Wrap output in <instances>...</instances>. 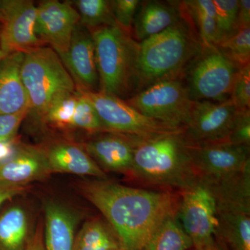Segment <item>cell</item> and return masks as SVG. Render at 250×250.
I'll use <instances>...</instances> for the list:
<instances>
[{
  "label": "cell",
  "mask_w": 250,
  "mask_h": 250,
  "mask_svg": "<svg viewBox=\"0 0 250 250\" xmlns=\"http://www.w3.org/2000/svg\"><path fill=\"white\" fill-rule=\"evenodd\" d=\"M179 192L177 218L195 250L213 246L217 224L216 203L209 188L197 180Z\"/></svg>",
  "instance_id": "9"
},
{
  "label": "cell",
  "mask_w": 250,
  "mask_h": 250,
  "mask_svg": "<svg viewBox=\"0 0 250 250\" xmlns=\"http://www.w3.org/2000/svg\"><path fill=\"white\" fill-rule=\"evenodd\" d=\"M130 177L164 190H184L197 180L189 155L184 128L146 137L133 136Z\"/></svg>",
  "instance_id": "3"
},
{
  "label": "cell",
  "mask_w": 250,
  "mask_h": 250,
  "mask_svg": "<svg viewBox=\"0 0 250 250\" xmlns=\"http://www.w3.org/2000/svg\"><path fill=\"white\" fill-rule=\"evenodd\" d=\"M29 113L24 111L18 114L0 116V141L17 136L20 126Z\"/></svg>",
  "instance_id": "35"
},
{
  "label": "cell",
  "mask_w": 250,
  "mask_h": 250,
  "mask_svg": "<svg viewBox=\"0 0 250 250\" xmlns=\"http://www.w3.org/2000/svg\"><path fill=\"white\" fill-rule=\"evenodd\" d=\"M49 174L45 148L21 143L14 154L0 167V182L25 187Z\"/></svg>",
  "instance_id": "16"
},
{
  "label": "cell",
  "mask_w": 250,
  "mask_h": 250,
  "mask_svg": "<svg viewBox=\"0 0 250 250\" xmlns=\"http://www.w3.org/2000/svg\"><path fill=\"white\" fill-rule=\"evenodd\" d=\"M125 102L151 119L183 128L188 121L194 103L182 77L154 83Z\"/></svg>",
  "instance_id": "7"
},
{
  "label": "cell",
  "mask_w": 250,
  "mask_h": 250,
  "mask_svg": "<svg viewBox=\"0 0 250 250\" xmlns=\"http://www.w3.org/2000/svg\"><path fill=\"white\" fill-rule=\"evenodd\" d=\"M121 248L123 246L111 227L94 219L81 229L75 237L73 250H113Z\"/></svg>",
  "instance_id": "25"
},
{
  "label": "cell",
  "mask_w": 250,
  "mask_h": 250,
  "mask_svg": "<svg viewBox=\"0 0 250 250\" xmlns=\"http://www.w3.org/2000/svg\"><path fill=\"white\" fill-rule=\"evenodd\" d=\"M195 250H220L218 246H217L216 243H215L213 246L206 247V248H202V249H198Z\"/></svg>",
  "instance_id": "40"
},
{
  "label": "cell",
  "mask_w": 250,
  "mask_h": 250,
  "mask_svg": "<svg viewBox=\"0 0 250 250\" xmlns=\"http://www.w3.org/2000/svg\"><path fill=\"white\" fill-rule=\"evenodd\" d=\"M180 9L182 16L177 22L138 44L136 93L158 82L182 77L203 49L182 1Z\"/></svg>",
  "instance_id": "2"
},
{
  "label": "cell",
  "mask_w": 250,
  "mask_h": 250,
  "mask_svg": "<svg viewBox=\"0 0 250 250\" xmlns=\"http://www.w3.org/2000/svg\"><path fill=\"white\" fill-rule=\"evenodd\" d=\"M229 100L238 111L250 109V64L240 68L233 83Z\"/></svg>",
  "instance_id": "32"
},
{
  "label": "cell",
  "mask_w": 250,
  "mask_h": 250,
  "mask_svg": "<svg viewBox=\"0 0 250 250\" xmlns=\"http://www.w3.org/2000/svg\"><path fill=\"white\" fill-rule=\"evenodd\" d=\"M77 92L78 98L72 121V129L84 130L90 134L108 132L89 99L80 90Z\"/></svg>",
  "instance_id": "29"
},
{
  "label": "cell",
  "mask_w": 250,
  "mask_h": 250,
  "mask_svg": "<svg viewBox=\"0 0 250 250\" xmlns=\"http://www.w3.org/2000/svg\"><path fill=\"white\" fill-rule=\"evenodd\" d=\"M197 179L211 184L231 177L250 166V147L229 142L194 145L188 142Z\"/></svg>",
  "instance_id": "10"
},
{
  "label": "cell",
  "mask_w": 250,
  "mask_h": 250,
  "mask_svg": "<svg viewBox=\"0 0 250 250\" xmlns=\"http://www.w3.org/2000/svg\"><path fill=\"white\" fill-rule=\"evenodd\" d=\"M180 1H141L133 24L131 36L136 42L160 34L180 19Z\"/></svg>",
  "instance_id": "17"
},
{
  "label": "cell",
  "mask_w": 250,
  "mask_h": 250,
  "mask_svg": "<svg viewBox=\"0 0 250 250\" xmlns=\"http://www.w3.org/2000/svg\"><path fill=\"white\" fill-rule=\"evenodd\" d=\"M24 186L12 185L0 182V207L14 197L21 195L25 191Z\"/></svg>",
  "instance_id": "37"
},
{
  "label": "cell",
  "mask_w": 250,
  "mask_h": 250,
  "mask_svg": "<svg viewBox=\"0 0 250 250\" xmlns=\"http://www.w3.org/2000/svg\"><path fill=\"white\" fill-rule=\"evenodd\" d=\"M45 149L51 173L63 172L100 179L107 178L104 171L82 146L70 143H59Z\"/></svg>",
  "instance_id": "19"
},
{
  "label": "cell",
  "mask_w": 250,
  "mask_h": 250,
  "mask_svg": "<svg viewBox=\"0 0 250 250\" xmlns=\"http://www.w3.org/2000/svg\"><path fill=\"white\" fill-rule=\"evenodd\" d=\"M60 59L75 82L77 90H100L93 37L90 31L80 23L75 27L68 49Z\"/></svg>",
  "instance_id": "14"
},
{
  "label": "cell",
  "mask_w": 250,
  "mask_h": 250,
  "mask_svg": "<svg viewBox=\"0 0 250 250\" xmlns=\"http://www.w3.org/2000/svg\"><path fill=\"white\" fill-rule=\"evenodd\" d=\"M81 192L109 223L126 250H144L166 219L177 215L179 193L126 187L107 179L81 184Z\"/></svg>",
  "instance_id": "1"
},
{
  "label": "cell",
  "mask_w": 250,
  "mask_h": 250,
  "mask_svg": "<svg viewBox=\"0 0 250 250\" xmlns=\"http://www.w3.org/2000/svg\"><path fill=\"white\" fill-rule=\"evenodd\" d=\"M95 45L100 90L126 100L136 90L138 44L118 25L90 30Z\"/></svg>",
  "instance_id": "4"
},
{
  "label": "cell",
  "mask_w": 250,
  "mask_h": 250,
  "mask_svg": "<svg viewBox=\"0 0 250 250\" xmlns=\"http://www.w3.org/2000/svg\"><path fill=\"white\" fill-rule=\"evenodd\" d=\"M216 47L238 66L250 64V27L239 29Z\"/></svg>",
  "instance_id": "30"
},
{
  "label": "cell",
  "mask_w": 250,
  "mask_h": 250,
  "mask_svg": "<svg viewBox=\"0 0 250 250\" xmlns=\"http://www.w3.org/2000/svg\"><path fill=\"white\" fill-rule=\"evenodd\" d=\"M193 247L177 215L166 219L151 237L144 250H188Z\"/></svg>",
  "instance_id": "26"
},
{
  "label": "cell",
  "mask_w": 250,
  "mask_h": 250,
  "mask_svg": "<svg viewBox=\"0 0 250 250\" xmlns=\"http://www.w3.org/2000/svg\"><path fill=\"white\" fill-rule=\"evenodd\" d=\"M182 4L204 47L217 46L218 34L213 0H187L182 1Z\"/></svg>",
  "instance_id": "23"
},
{
  "label": "cell",
  "mask_w": 250,
  "mask_h": 250,
  "mask_svg": "<svg viewBox=\"0 0 250 250\" xmlns=\"http://www.w3.org/2000/svg\"><path fill=\"white\" fill-rule=\"evenodd\" d=\"M238 30L250 27V0H238Z\"/></svg>",
  "instance_id": "38"
},
{
  "label": "cell",
  "mask_w": 250,
  "mask_h": 250,
  "mask_svg": "<svg viewBox=\"0 0 250 250\" xmlns=\"http://www.w3.org/2000/svg\"><path fill=\"white\" fill-rule=\"evenodd\" d=\"M213 2L216 10L218 45L238 31V0H213Z\"/></svg>",
  "instance_id": "31"
},
{
  "label": "cell",
  "mask_w": 250,
  "mask_h": 250,
  "mask_svg": "<svg viewBox=\"0 0 250 250\" xmlns=\"http://www.w3.org/2000/svg\"><path fill=\"white\" fill-rule=\"evenodd\" d=\"M237 109L231 100L194 102L184 126L188 142L194 145L228 141Z\"/></svg>",
  "instance_id": "12"
},
{
  "label": "cell",
  "mask_w": 250,
  "mask_h": 250,
  "mask_svg": "<svg viewBox=\"0 0 250 250\" xmlns=\"http://www.w3.org/2000/svg\"><path fill=\"white\" fill-rule=\"evenodd\" d=\"M78 92L61 94L51 102L41 121L52 127L72 129V121L76 108Z\"/></svg>",
  "instance_id": "28"
},
{
  "label": "cell",
  "mask_w": 250,
  "mask_h": 250,
  "mask_svg": "<svg viewBox=\"0 0 250 250\" xmlns=\"http://www.w3.org/2000/svg\"><path fill=\"white\" fill-rule=\"evenodd\" d=\"M29 115L41 119L56 97L76 91V85L55 51L42 46L24 53L21 69Z\"/></svg>",
  "instance_id": "5"
},
{
  "label": "cell",
  "mask_w": 250,
  "mask_h": 250,
  "mask_svg": "<svg viewBox=\"0 0 250 250\" xmlns=\"http://www.w3.org/2000/svg\"><path fill=\"white\" fill-rule=\"evenodd\" d=\"M205 184L214 197L217 210L250 213V166L228 178Z\"/></svg>",
  "instance_id": "20"
},
{
  "label": "cell",
  "mask_w": 250,
  "mask_h": 250,
  "mask_svg": "<svg viewBox=\"0 0 250 250\" xmlns=\"http://www.w3.org/2000/svg\"><path fill=\"white\" fill-rule=\"evenodd\" d=\"M80 91L93 104L108 132L146 137L184 129L151 119L118 97L101 91Z\"/></svg>",
  "instance_id": "8"
},
{
  "label": "cell",
  "mask_w": 250,
  "mask_h": 250,
  "mask_svg": "<svg viewBox=\"0 0 250 250\" xmlns=\"http://www.w3.org/2000/svg\"><path fill=\"white\" fill-rule=\"evenodd\" d=\"M23 55L21 52L8 54L0 62V116L29 112L21 73Z\"/></svg>",
  "instance_id": "18"
},
{
  "label": "cell",
  "mask_w": 250,
  "mask_h": 250,
  "mask_svg": "<svg viewBox=\"0 0 250 250\" xmlns=\"http://www.w3.org/2000/svg\"><path fill=\"white\" fill-rule=\"evenodd\" d=\"M36 12L33 1L1 0L0 47L5 55L45 45L36 34Z\"/></svg>",
  "instance_id": "11"
},
{
  "label": "cell",
  "mask_w": 250,
  "mask_h": 250,
  "mask_svg": "<svg viewBox=\"0 0 250 250\" xmlns=\"http://www.w3.org/2000/svg\"><path fill=\"white\" fill-rule=\"evenodd\" d=\"M17 136L0 141V167L11 157L21 145Z\"/></svg>",
  "instance_id": "36"
},
{
  "label": "cell",
  "mask_w": 250,
  "mask_h": 250,
  "mask_svg": "<svg viewBox=\"0 0 250 250\" xmlns=\"http://www.w3.org/2000/svg\"><path fill=\"white\" fill-rule=\"evenodd\" d=\"M113 250H126L125 249V248H118V249Z\"/></svg>",
  "instance_id": "42"
},
{
  "label": "cell",
  "mask_w": 250,
  "mask_h": 250,
  "mask_svg": "<svg viewBox=\"0 0 250 250\" xmlns=\"http://www.w3.org/2000/svg\"><path fill=\"white\" fill-rule=\"evenodd\" d=\"M45 250H73L77 218L66 207L50 202L45 208Z\"/></svg>",
  "instance_id": "21"
},
{
  "label": "cell",
  "mask_w": 250,
  "mask_h": 250,
  "mask_svg": "<svg viewBox=\"0 0 250 250\" xmlns=\"http://www.w3.org/2000/svg\"><path fill=\"white\" fill-rule=\"evenodd\" d=\"M228 142L250 147V109L237 110Z\"/></svg>",
  "instance_id": "34"
},
{
  "label": "cell",
  "mask_w": 250,
  "mask_h": 250,
  "mask_svg": "<svg viewBox=\"0 0 250 250\" xmlns=\"http://www.w3.org/2000/svg\"><path fill=\"white\" fill-rule=\"evenodd\" d=\"M0 5H1V0H0Z\"/></svg>",
  "instance_id": "43"
},
{
  "label": "cell",
  "mask_w": 250,
  "mask_h": 250,
  "mask_svg": "<svg viewBox=\"0 0 250 250\" xmlns=\"http://www.w3.org/2000/svg\"><path fill=\"white\" fill-rule=\"evenodd\" d=\"M36 6V34L61 57L68 49L80 16L68 1L45 0Z\"/></svg>",
  "instance_id": "13"
},
{
  "label": "cell",
  "mask_w": 250,
  "mask_h": 250,
  "mask_svg": "<svg viewBox=\"0 0 250 250\" xmlns=\"http://www.w3.org/2000/svg\"><path fill=\"white\" fill-rule=\"evenodd\" d=\"M82 145L88 155L102 170L130 176L134 157V139L113 132L97 134Z\"/></svg>",
  "instance_id": "15"
},
{
  "label": "cell",
  "mask_w": 250,
  "mask_h": 250,
  "mask_svg": "<svg viewBox=\"0 0 250 250\" xmlns=\"http://www.w3.org/2000/svg\"><path fill=\"white\" fill-rule=\"evenodd\" d=\"M241 67L216 47H204L188 65L182 79L193 102L229 100Z\"/></svg>",
  "instance_id": "6"
},
{
  "label": "cell",
  "mask_w": 250,
  "mask_h": 250,
  "mask_svg": "<svg viewBox=\"0 0 250 250\" xmlns=\"http://www.w3.org/2000/svg\"><path fill=\"white\" fill-rule=\"evenodd\" d=\"M214 240L220 250H250V213L217 210Z\"/></svg>",
  "instance_id": "22"
},
{
  "label": "cell",
  "mask_w": 250,
  "mask_h": 250,
  "mask_svg": "<svg viewBox=\"0 0 250 250\" xmlns=\"http://www.w3.org/2000/svg\"><path fill=\"white\" fill-rule=\"evenodd\" d=\"M80 16V23L90 31L103 26L117 25L108 0H75L70 1Z\"/></svg>",
  "instance_id": "27"
},
{
  "label": "cell",
  "mask_w": 250,
  "mask_h": 250,
  "mask_svg": "<svg viewBox=\"0 0 250 250\" xmlns=\"http://www.w3.org/2000/svg\"><path fill=\"white\" fill-rule=\"evenodd\" d=\"M24 250H45L42 224L38 225L35 232L28 238Z\"/></svg>",
  "instance_id": "39"
},
{
  "label": "cell",
  "mask_w": 250,
  "mask_h": 250,
  "mask_svg": "<svg viewBox=\"0 0 250 250\" xmlns=\"http://www.w3.org/2000/svg\"><path fill=\"white\" fill-rule=\"evenodd\" d=\"M5 57H6V55H5L3 51L1 50V47H0V62H1V61Z\"/></svg>",
  "instance_id": "41"
},
{
  "label": "cell",
  "mask_w": 250,
  "mask_h": 250,
  "mask_svg": "<svg viewBox=\"0 0 250 250\" xmlns=\"http://www.w3.org/2000/svg\"><path fill=\"white\" fill-rule=\"evenodd\" d=\"M112 12L117 25L131 34L140 0H113L111 1Z\"/></svg>",
  "instance_id": "33"
},
{
  "label": "cell",
  "mask_w": 250,
  "mask_h": 250,
  "mask_svg": "<svg viewBox=\"0 0 250 250\" xmlns=\"http://www.w3.org/2000/svg\"><path fill=\"white\" fill-rule=\"evenodd\" d=\"M28 241V218L22 207L14 206L0 214V250H24Z\"/></svg>",
  "instance_id": "24"
}]
</instances>
